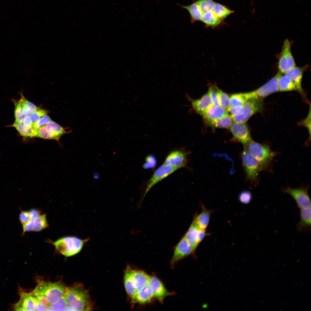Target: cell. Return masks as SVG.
I'll return each instance as SVG.
<instances>
[{
  "instance_id": "cell-1",
  "label": "cell",
  "mask_w": 311,
  "mask_h": 311,
  "mask_svg": "<svg viewBox=\"0 0 311 311\" xmlns=\"http://www.w3.org/2000/svg\"><path fill=\"white\" fill-rule=\"evenodd\" d=\"M37 285L31 293L46 307L65 295L67 287L61 282L46 281L37 278Z\"/></svg>"
},
{
  "instance_id": "cell-2",
  "label": "cell",
  "mask_w": 311,
  "mask_h": 311,
  "mask_svg": "<svg viewBox=\"0 0 311 311\" xmlns=\"http://www.w3.org/2000/svg\"><path fill=\"white\" fill-rule=\"evenodd\" d=\"M65 296L68 306L74 311H90L93 306L88 291L83 285L76 283L67 287Z\"/></svg>"
},
{
  "instance_id": "cell-3",
  "label": "cell",
  "mask_w": 311,
  "mask_h": 311,
  "mask_svg": "<svg viewBox=\"0 0 311 311\" xmlns=\"http://www.w3.org/2000/svg\"><path fill=\"white\" fill-rule=\"evenodd\" d=\"M89 240V238L82 239L76 236H67L58 239L53 244L60 253L69 257L79 253Z\"/></svg>"
},
{
  "instance_id": "cell-4",
  "label": "cell",
  "mask_w": 311,
  "mask_h": 311,
  "mask_svg": "<svg viewBox=\"0 0 311 311\" xmlns=\"http://www.w3.org/2000/svg\"><path fill=\"white\" fill-rule=\"evenodd\" d=\"M259 162L262 170L268 167L276 153L267 145L255 142L252 140L244 147Z\"/></svg>"
},
{
  "instance_id": "cell-5",
  "label": "cell",
  "mask_w": 311,
  "mask_h": 311,
  "mask_svg": "<svg viewBox=\"0 0 311 311\" xmlns=\"http://www.w3.org/2000/svg\"><path fill=\"white\" fill-rule=\"evenodd\" d=\"M241 159L247 178L252 182L258 179L260 171L262 170L258 161L244 148L241 154Z\"/></svg>"
},
{
  "instance_id": "cell-6",
  "label": "cell",
  "mask_w": 311,
  "mask_h": 311,
  "mask_svg": "<svg viewBox=\"0 0 311 311\" xmlns=\"http://www.w3.org/2000/svg\"><path fill=\"white\" fill-rule=\"evenodd\" d=\"M263 99L257 98L249 100L243 105L244 110L241 115L231 116L234 122L245 123L254 114L262 111Z\"/></svg>"
},
{
  "instance_id": "cell-7",
  "label": "cell",
  "mask_w": 311,
  "mask_h": 311,
  "mask_svg": "<svg viewBox=\"0 0 311 311\" xmlns=\"http://www.w3.org/2000/svg\"><path fill=\"white\" fill-rule=\"evenodd\" d=\"M189 154L184 147L175 148L168 153L163 163L179 169L186 167Z\"/></svg>"
},
{
  "instance_id": "cell-8",
  "label": "cell",
  "mask_w": 311,
  "mask_h": 311,
  "mask_svg": "<svg viewBox=\"0 0 311 311\" xmlns=\"http://www.w3.org/2000/svg\"><path fill=\"white\" fill-rule=\"evenodd\" d=\"M307 187L292 188L289 187L282 189L284 193L289 194L295 200L299 209L311 207L310 198L308 193Z\"/></svg>"
},
{
  "instance_id": "cell-9",
  "label": "cell",
  "mask_w": 311,
  "mask_h": 311,
  "mask_svg": "<svg viewBox=\"0 0 311 311\" xmlns=\"http://www.w3.org/2000/svg\"><path fill=\"white\" fill-rule=\"evenodd\" d=\"M179 169L163 164L155 171L146 183L145 193L142 199L148 191L156 184L165 179Z\"/></svg>"
},
{
  "instance_id": "cell-10",
  "label": "cell",
  "mask_w": 311,
  "mask_h": 311,
  "mask_svg": "<svg viewBox=\"0 0 311 311\" xmlns=\"http://www.w3.org/2000/svg\"><path fill=\"white\" fill-rule=\"evenodd\" d=\"M291 43L288 39L283 43L279 56L278 67L279 72L285 73L287 70L295 66V62L291 51Z\"/></svg>"
},
{
  "instance_id": "cell-11",
  "label": "cell",
  "mask_w": 311,
  "mask_h": 311,
  "mask_svg": "<svg viewBox=\"0 0 311 311\" xmlns=\"http://www.w3.org/2000/svg\"><path fill=\"white\" fill-rule=\"evenodd\" d=\"M195 251L184 236L183 237L175 248L171 261V266H173L180 260L194 253Z\"/></svg>"
},
{
  "instance_id": "cell-12",
  "label": "cell",
  "mask_w": 311,
  "mask_h": 311,
  "mask_svg": "<svg viewBox=\"0 0 311 311\" xmlns=\"http://www.w3.org/2000/svg\"><path fill=\"white\" fill-rule=\"evenodd\" d=\"M20 300L14 305V310L16 311H36L35 305L38 299L31 293H27L20 291Z\"/></svg>"
},
{
  "instance_id": "cell-13",
  "label": "cell",
  "mask_w": 311,
  "mask_h": 311,
  "mask_svg": "<svg viewBox=\"0 0 311 311\" xmlns=\"http://www.w3.org/2000/svg\"><path fill=\"white\" fill-rule=\"evenodd\" d=\"M230 128L234 137L244 147L252 140L249 129L245 123L234 122Z\"/></svg>"
},
{
  "instance_id": "cell-14",
  "label": "cell",
  "mask_w": 311,
  "mask_h": 311,
  "mask_svg": "<svg viewBox=\"0 0 311 311\" xmlns=\"http://www.w3.org/2000/svg\"><path fill=\"white\" fill-rule=\"evenodd\" d=\"M281 74L279 72L266 84L254 90L256 97L263 99L272 93L278 91V82Z\"/></svg>"
},
{
  "instance_id": "cell-15",
  "label": "cell",
  "mask_w": 311,
  "mask_h": 311,
  "mask_svg": "<svg viewBox=\"0 0 311 311\" xmlns=\"http://www.w3.org/2000/svg\"><path fill=\"white\" fill-rule=\"evenodd\" d=\"M149 276L143 271L131 269V280L136 293L149 283Z\"/></svg>"
},
{
  "instance_id": "cell-16",
  "label": "cell",
  "mask_w": 311,
  "mask_h": 311,
  "mask_svg": "<svg viewBox=\"0 0 311 311\" xmlns=\"http://www.w3.org/2000/svg\"><path fill=\"white\" fill-rule=\"evenodd\" d=\"M228 114L227 109L220 106H216L213 105L200 115L206 122L220 119Z\"/></svg>"
},
{
  "instance_id": "cell-17",
  "label": "cell",
  "mask_w": 311,
  "mask_h": 311,
  "mask_svg": "<svg viewBox=\"0 0 311 311\" xmlns=\"http://www.w3.org/2000/svg\"><path fill=\"white\" fill-rule=\"evenodd\" d=\"M307 66L303 67L295 66L287 70L285 73L292 81L295 85L296 90L302 95H303L301 88V81L303 75L307 69Z\"/></svg>"
},
{
  "instance_id": "cell-18",
  "label": "cell",
  "mask_w": 311,
  "mask_h": 311,
  "mask_svg": "<svg viewBox=\"0 0 311 311\" xmlns=\"http://www.w3.org/2000/svg\"><path fill=\"white\" fill-rule=\"evenodd\" d=\"M149 284L151 287L154 297L161 302L170 294L162 282L156 276H149Z\"/></svg>"
},
{
  "instance_id": "cell-19",
  "label": "cell",
  "mask_w": 311,
  "mask_h": 311,
  "mask_svg": "<svg viewBox=\"0 0 311 311\" xmlns=\"http://www.w3.org/2000/svg\"><path fill=\"white\" fill-rule=\"evenodd\" d=\"M187 99L191 104L193 109L199 114L205 111L213 105L211 98L208 94L204 95L201 98L198 99H193L186 95Z\"/></svg>"
},
{
  "instance_id": "cell-20",
  "label": "cell",
  "mask_w": 311,
  "mask_h": 311,
  "mask_svg": "<svg viewBox=\"0 0 311 311\" xmlns=\"http://www.w3.org/2000/svg\"><path fill=\"white\" fill-rule=\"evenodd\" d=\"M300 210V219L296 227L299 232H309L311 229V207Z\"/></svg>"
},
{
  "instance_id": "cell-21",
  "label": "cell",
  "mask_w": 311,
  "mask_h": 311,
  "mask_svg": "<svg viewBox=\"0 0 311 311\" xmlns=\"http://www.w3.org/2000/svg\"><path fill=\"white\" fill-rule=\"evenodd\" d=\"M200 229L194 217L191 223L183 236L195 251L200 244L198 240Z\"/></svg>"
},
{
  "instance_id": "cell-22",
  "label": "cell",
  "mask_w": 311,
  "mask_h": 311,
  "mask_svg": "<svg viewBox=\"0 0 311 311\" xmlns=\"http://www.w3.org/2000/svg\"><path fill=\"white\" fill-rule=\"evenodd\" d=\"M154 297L152 289L149 283L136 293L132 298V301L134 303L144 304L150 302Z\"/></svg>"
},
{
  "instance_id": "cell-23",
  "label": "cell",
  "mask_w": 311,
  "mask_h": 311,
  "mask_svg": "<svg viewBox=\"0 0 311 311\" xmlns=\"http://www.w3.org/2000/svg\"><path fill=\"white\" fill-rule=\"evenodd\" d=\"M200 205L201 212L198 215H195L194 217L200 229L206 230L209 223L211 215L214 210L207 209L202 203Z\"/></svg>"
},
{
  "instance_id": "cell-24",
  "label": "cell",
  "mask_w": 311,
  "mask_h": 311,
  "mask_svg": "<svg viewBox=\"0 0 311 311\" xmlns=\"http://www.w3.org/2000/svg\"><path fill=\"white\" fill-rule=\"evenodd\" d=\"M254 98H257L254 91L233 94L230 98V107L242 106L248 100Z\"/></svg>"
},
{
  "instance_id": "cell-25",
  "label": "cell",
  "mask_w": 311,
  "mask_h": 311,
  "mask_svg": "<svg viewBox=\"0 0 311 311\" xmlns=\"http://www.w3.org/2000/svg\"><path fill=\"white\" fill-rule=\"evenodd\" d=\"M180 5L182 8L188 11L192 23L197 21H201L203 13L195 2L187 5Z\"/></svg>"
},
{
  "instance_id": "cell-26",
  "label": "cell",
  "mask_w": 311,
  "mask_h": 311,
  "mask_svg": "<svg viewBox=\"0 0 311 311\" xmlns=\"http://www.w3.org/2000/svg\"><path fill=\"white\" fill-rule=\"evenodd\" d=\"M13 126L16 129L20 135L24 137H36L37 134V129L33 127H30L25 126L23 123L22 121H15Z\"/></svg>"
},
{
  "instance_id": "cell-27",
  "label": "cell",
  "mask_w": 311,
  "mask_h": 311,
  "mask_svg": "<svg viewBox=\"0 0 311 311\" xmlns=\"http://www.w3.org/2000/svg\"><path fill=\"white\" fill-rule=\"evenodd\" d=\"M278 91H288L296 90L295 86L291 79L285 74H281L278 82Z\"/></svg>"
},
{
  "instance_id": "cell-28",
  "label": "cell",
  "mask_w": 311,
  "mask_h": 311,
  "mask_svg": "<svg viewBox=\"0 0 311 311\" xmlns=\"http://www.w3.org/2000/svg\"><path fill=\"white\" fill-rule=\"evenodd\" d=\"M201 21L207 26L213 27L218 25L221 22L213 10L203 13Z\"/></svg>"
},
{
  "instance_id": "cell-29",
  "label": "cell",
  "mask_w": 311,
  "mask_h": 311,
  "mask_svg": "<svg viewBox=\"0 0 311 311\" xmlns=\"http://www.w3.org/2000/svg\"><path fill=\"white\" fill-rule=\"evenodd\" d=\"M233 121L231 116L228 114L220 119L206 123L209 126L213 127L227 128H230L231 126L233 123Z\"/></svg>"
},
{
  "instance_id": "cell-30",
  "label": "cell",
  "mask_w": 311,
  "mask_h": 311,
  "mask_svg": "<svg viewBox=\"0 0 311 311\" xmlns=\"http://www.w3.org/2000/svg\"><path fill=\"white\" fill-rule=\"evenodd\" d=\"M131 268L127 267L125 272L124 283L126 290L128 295L132 298L136 295V291L132 284L130 277Z\"/></svg>"
},
{
  "instance_id": "cell-31",
  "label": "cell",
  "mask_w": 311,
  "mask_h": 311,
  "mask_svg": "<svg viewBox=\"0 0 311 311\" xmlns=\"http://www.w3.org/2000/svg\"><path fill=\"white\" fill-rule=\"evenodd\" d=\"M45 126L46 130L55 136L56 140H58L66 133L63 127L52 121L45 125Z\"/></svg>"
},
{
  "instance_id": "cell-32",
  "label": "cell",
  "mask_w": 311,
  "mask_h": 311,
  "mask_svg": "<svg viewBox=\"0 0 311 311\" xmlns=\"http://www.w3.org/2000/svg\"><path fill=\"white\" fill-rule=\"evenodd\" d=\"M213 11L216 16L221 21L234 12L224 5L215 2Z\"/></svg>"
},
{
  "instance_id": "cell-33",
  "label": "cell",
  "mask_w": 311,
  "mask_h": 311,
  "mask_svg": "<svg viewBox=\"0 0 311 311\" xmlns=\"http://www.w3.org/2000/svg\"><path fill=\"white\" fill-rule=\"evenodd\" d=\"M20 99L22 104V113L24 116H29L32 112L40 109L31 102L27 100L22 95Z\"/></svg>"
},
{
  "instance_id": "cell-34",
  "label": "cell",
  "mask_w": 311,
  "mask_h": 311,
  "mask_svg": "<svg viewBox=\"0 0 311 311\" xmlns=\"http://www.w3.org/2000/svg\"><path fill=\"white\" fill-rule=\"evenodd\" d=\"M68 306L67 301L65 295L55 303L47 306L46 310H66Z\"/></svg>"
},
{
  "instance_id": "cell-35",
  "label": "cell",
  "mask_w": 311,
  "mask_h": 311,
  "mask_svg": "<svg viewBox=\"0 0 311 311\" xmlns=\"http://www.w3.org/2000/svg\"><path fill=\"white\" fill-rule=\"evenodd\" d=\"M215 88L217 93L220 106L227 109L230 107V99L225 92L219 89L216 86Z\"/></svg>"
},
{
  "instance_id": "cell-36",
  "label": "cell",
  "mask_w": 311,
  "mask_h": 311,
  "mask_svg": "<svg viewBox=\"0 0 311 311\" xmlns=\"http://www.w3.org/2000/svg\"><path fill=\"white\" fill-rule=\"evenodd\" d=\"M33 221V230L34 231H40L48 226L45 214L40 215Z\"/></svg>"
},
{
  "instance_id": "cell-37",
  "label": "cell",
  "mask_w": 311,
  "mask_h": 311,
  "mask_svg": "<svg viewBox=\"0 0 311 311\" xmlns=\"http://www.w3.org/2000/svg\"><path fill=\"white\" fill-rule=\"evenodd\" d=\"M195 2L203 13L213 10L215 3L213 0H198Z\"/></svg>"
},
{
  "instance_id": "cell-38",
  "label": "cell",
  "mask_w": 311,
  "mask_h": 311,
  "mask_svg": "<svg viewBox=\"0 0 311 311\" xmlns=\"http://www.w3.org/2000/svg\"><path fill=\"white\" fill-rule=\"evenodd\" d=\"M157 162L156 158L154 155H148L145 158L143 168L145 169H153L156 166Z\"/></svg>"
},
{
  "instance_id": "cell-39",
  "label": "cell",
  "mask_w": 311,
  "mask_h": 311,
  "mask_svg": "<svg viewBox=\"0 0 311 311\" xmlns=\"http://www.w3.org/2000/svg\"><path fill=\"white\" fill-rule=\"evenodd\" d=\"M36 137L45 139L56 140L55 136L46 130L45 125L40 127L37 129V134Z\"/></svg>"
},
{
  "instance_id": "cell-40",
  "label": "cell",
  "mask_w": 311,
  "mask_h": 311,
  "mask_svg": "<svg viewBox=\"0 0 311 311\" xmlns=\"http://www.w3.org/2000/svg\"><path fill=\"white\" fill-rule=\"evenodd\" d=\"M14 115L16 122H22L25 117L22 113V104L21 99L15 103Z\"/></svg>"
},
{
  "instance_id": "cell-41",
  "label": "cell",
  "mask_w": 311,
  "mask_h": 311,
  "mask_svg": "<svg viewBox=\"0 0 311 311\" xmlns=\"http://www.w3.org/2000/svg\"><path fill=\"white\" fill-rule=\"evenodd\" d=\"M252 194L250 191L248 190H244L242 191L239 194L238 199L241 203L247 204L251 202L252 199Z\"/></svg>"
},
{
  "instance_id": "cell-42",
  "label": "cell",
  "mask_w": 311,
  "mask_h": 311,
  "mask_svg": "<svg viewBox=\"0 0 311 311\" xmlns=\"http://www.w3.org/2000/svg\"><path fill=\"white\" fill-rule=\"evenodd\" d=\"M47 113L46 111L39 109L32 112L30 115V117L34 124L37 122L41 117L46 115Z\"/></svg>"
},
{
  "instance_id": "cell-43",
  "label": "cell",
  "mask_w": 311,
  "mask_h": 311,
  "mask_svg": "<svg viewBox=\"0 0 311 311\" xmlns=\"http://www.w3.org/2000/svg\"><path fill=\"white\" fill-rule=\"evenodd\" d=\"M215 90H214V88H213L212 86L210 87L208 91V94L211 98L213 105L216 106H220L218 96L215 89Z\"/></svg>"
},
{
  "instance_id": "cell-44",
  "label": "cell",
  "mask_w": 311,
  "mask_h": 311,
  "mask_svg": "<svg viewBox=\"0 0 311 311\" xmlns=\"http://www.w3.org/2000/svg\"><path fill=\"white\" fill-rule=\"evenodd\" d=\"M52 120L50 117L47 115H45L41 118L37 122L34 123L33 127L37 129L40 127L45 125Z\"/></svg>"
},
{
  "instance_id": "cell-45",
  "label": "cell",
  "mask_w": 311,
  "mask_h": 311,
  "mask_svg": "<svg viewBox=\"0 0 311 311\" xmlns=\"http://www.w3.org/2000/svg\"><path fill=\"white\" fill-rule=\"evenodd\" d=\"M228 113L231 116L241 115L243 112L244 109L243 105L241 106L230 107L227 109Z\"/></svg>"
},
{
  "instance_id": "cell-46",
  "label": "cell",
  "mask_w": 311,
  "mask_h": 311,
  "mask_svg": "<svg viewBox=\"0 0 311 311\" xmlns=\"http://www.w3.org/2000/svg\"><path fill=\"white\" fill-rule=\"evenodd\" d=\"M19 219L22 224L28 222L31 219L29 212H22L19 215Z\"/></svg>"
},
{
  "instance_id": "cell-47",
  "label": "cell",
  "mask_w": 311,
  "mask_h": 311,
  "mask_svg": "<svg viewBox=\"0 0 311 311\" xmlns=\"http://www.w3.org/2000/svg\"><path fill=\"white\" fill-rule=\"evenodd\" d=\"M34 221L31 219L27 223L22 224L23 233L26 232H29L33 230Z\"/></svg>"
},
{
  "instance_id": "cell-48",
  "label": "cell",
  "mask_w": 311,
  "mask_h": 311,
  "mask_svg": "<svg viewBox=\"0 0 311 311\" xmlns=\"http://www.w3.org/2000/svg\"><path fill=\"white\" fill-rule=\"evenodd\" d=\"M31 219L34 220L37 217L41 215V212L38 209H33L29 212Z\"/></svg>"
},
{
  "instance_id": "cell-49",
  "label": "cell",
  "mask_w": 311,
  "mask_h": 311,
  "mask_svg": "<svg viewBox=\"0 0 311 311\" xmlns=\"http://www.w3.org/2000/svg\"><path fill=\"white\" fill-rule=\"evenodd\" d=\"M301 124L303 125L304 126H306L308 129V131L309 132V134L310 135V111L309 115L303 121L301 122Z\"/></svg>"
},
{
  "instance_id": "cell-50",
  "label": "cell",
  "mask_w": 311,
  "mask_h": 311,
  "mask_svg": "<svg viewBox=\"0 0 311 311\" xmlns=\"http://www.w3.org/2000/svg\"><path fill=\"white\" fill-rule=\"evenodd\" d=\"M209 235V233L206 232V230L200 229L198 235V240L199 243H200L206 236Z\"/></svg>"
},
{
  "instance_id": "cell-51",
  "label": "cell",
  "mask_w": 311,
  "mask_h": 311,
  "mask_svg": "<svg viewBox=\"0 0 311 311\" xmlns=\"http://www.w3.org/2000/svg\"><path fill=\"white\" fill-rule=\"evenodd\" d=\"M22 122L24 125L26 126L30 127L33 126V123L30 117L29 116H26L24 117Z\"/></svg>"
},
{
  "instance_id": "cell-52",
  "label": "cell",
  "mask_w": 311,
  "mask_h": 311,
  "mask_svg": "<svg viewBox=\"0 0 311 311\" xmlns=\"http://www.w3.org/2000/svg\"><path fill=\"white\" fill-rule=\"evenodd\" d=\"M93 177L94 179H98L99 177V175L98 173H94L93 175Z\"/></svg>"
}]
</instances>
